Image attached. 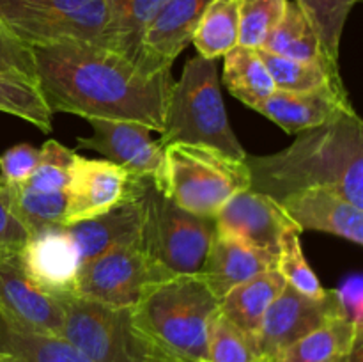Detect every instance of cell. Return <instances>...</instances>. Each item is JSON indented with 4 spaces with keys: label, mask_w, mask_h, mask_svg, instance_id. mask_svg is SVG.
I'll return each mask as SVG.
<instances>
[{
    "label": "cell",
    "mask_w": 363,
    "mask_h": 362,
    "mask_svg": "<svg viewBox=\"0 0 363 362\" xmlns=\"http://www.w3.org/2000/svg\"><path fill=\"white\" fill-rule=\"evenodd\" d=\"M39 162V149L16 144L0 155V177L7 185H25Z\"/></svg>",
    "instance_id": "cell-38"
},
{
    "label": "cell",
    "mask_w": 363,
    "mask_h": 362,
    "mask_svg": "<svg viewBox=\"0 0 363 362\" xmlns=\"http://www.w3.org/2000/svg\"><path fill=\"white\" fill-rule=\"evenodd\" d=\"M0 362H11L9 355H7V353H4V351H0Z\"/></svg>",
    "instance_id": "cell-40"
},
{
    "label": "cell",
    "mask_w": 363,
    "mask_h": 362,
    "mask_svg": "<svg viewBox=\"0 0 363 362\" xmlns=\"http://www.w3.org/2000/svg\"><path fill=\"white\" fill-rule=\"evenodd\" d=\"M11 197L14 215L30 236L39 231L62 227L66 192H38L25 185H11Z\"/></svg>",
    "instance_id": "cell-29"
},
{
    "label": "cell",
    "mask_w": 363,
    "mask_h": 362,
    "mask_svg": "<svg viewBox=\"0 0 363 362\" xmlns=\"http://www.w3.org/2000/svg\"><path fill=\"white\" fill-rule=\"evenodd\" d=\"M206 362H269L259 350L257 339L216 312L208 334Z\"/></svg>",
    "instance_id": "cell-33"
},
{
    "label": "cell",
    "mask_w": 363,
    "mask_h": 362,
    "mask_svg": "<svg viewBox=\"0 0 363 362\" xmlns=\"http://www.w3.org/2000/svg\"><path fill=\"white\" fill-rule=\"evenodd\" d=\"M0 319L21 330L62 337V305L25 275L18 256L0 261Z\"/></svg>",
    "instance_id": "cell-15"
},
{
    "label": "cell",
    "mask_w": 363,
    "mask_h": 362,
    "mask_svg": "<svg viewBox=\"0 0 363 362\" xmlns=\"http://www.w3.org/2000/svg\"><path fill=\"white\" fill-rule=\"evenodd\" d=\"M64 229L77 245L82 265L117 247L138 245L142 233V188L137 195L124 199L108 212Z\"/></svg>",
    "instance_id": "cell-19"
},
{
    "label": "cell",
    "mask_w": 363,
    "mask_h": 362,
    "mask_svg": "<svg viewBox=\"0 0 363 362\" xmlns=\"http://www.w3.org/2000/svg\"><path fill=\"white\" fill-rule=\"evenodd\" d=\"M32 50L35 84L53 114L130 121L163 130L172 71L151 73L98 43L71 41Z\"/></svg>",
    "instance_id": "cell-1"
},
{
    "label": "cell",
    "mask_w": 363,
    "mask_h": 362,
    "mask_svg": "<svg viewBox=\"0 0 363 362\" xmlns=\"http://www.w3.org/2000/svg\"><path fill=\"white\" fill-rule=\"evenodd\" d=\"M273 78L275 89L289 92H311L318 89L344 87L339 64L330 60L301 62V60L286 59L275 53L257 48Z\"/></svg>",
    "instance_id": "cell-27"
},
{
    "label": "cell",
    "mask_w": 363,
    "mask_h": 362,
    "mask_svg": "<svg viewBox=\"0 0 363 362\" xmlns=\"http://www.w3.org/2000/svg\"><path fill=\"white\" fill-rule=\"evenodd\" d=\"M213 222L216 233L236 238L275 258L279 254L280 238L294 226L279 201L252 188L233 195L216 213Z\"/></svg>",
    "instance_id": "cell-13"
},
{
    "label": "cell",
    "mask_w": 363,
    "mask_h": 362,
    "mask_svg": "<svg viewBox=\"0 0 363 362\" xmlns=\"http://www.w3.org/2000/svg\"><path fill=\"white\" fill-rule=\"evenodd\" d=\"M145 177H133L108 160L77 155L66 188V213L62 227L98 216L140 192Z\"/></svg>",
    "instance_id": "cell-10"
},
{
    "label": "cell",
    "mask_w": 363,
    "mask_h": 362,
    "mask_svg": "<svg viewBox=\"0 0 363 362\" xmlns=\"http://www.w3.org/2000/svg\"><path fill=\"white\" fill-rule=\"evenodd\" d=\"M169 277L174 275L160 270L140 245H126L82 265L77 297L113 307H133L145 286Z\"/></svg>",
    "instance_id": "cell-9"
},
{
    "label": "cell",
    "mask_w": 363,
    "mask_h": 362,
    "mask_svg": "<svg viewBox=\"0 0 363 362\" xmlns=\"http://www.w3.org/2000/svg\"><path fill=\"white\" fill-rule=\"evenodd\" d=\"M197 55L216 60L240 43V0H211L194 39Z\"/></svg>",
    "instance_id": "cell-28"
},
{
    "label": "cell",
    "mask_w": 363,
    "mask_h": 362,
    "mask_svg": "<svg viewBox=\"0 0 363 362\" xmlns=\"http://www.w3.org/2000/svg\"><path fill=\"white\" fill-rule=\"evenodd\" d=\"M160 144H194L216 149L236 160L248 153L230 128L215 60L194 57L184 64L167 99Z\"/></svg>",
    "instance_id": "cell-4"
},
{
    "label": "cell",
    "mask_w": 363,
    "mask_h": 362,
    "mask_svg": "<svg viewBox=\"0 0 363 362\" xmlns=\"http://www.w3.org/2000/svg\"><path fill=\"white\" fill-rule=\"evenodd\" d=\"M25 275L57 300L77 297L82 259L64 227L32 234L18 254Z\"/></svg>",
    "instance_id": "cell-14"
},
{
    "label": "cell",
    "mask_w": 363,
    "mask_h": 362,
    "mask_svg": "<svg viewBox=\"0 0 363 362\" xmlns=\"http://www.w3.org/2000/svg\"><path fill=\"white\" fill-rule=\"evenodd\" d=\"M250 188L245 160L230 158L216 149L194 144L165 148V167L158 190L194 215L215 219L238 192Z\"/></svg>",
    "instance_id": "cell-5"
},
{
    "label": "cell",
    "mask_w": 363,
    "mask_h": 362,
    "mask_svg": "<svg viewBox=\"0 0 363 362\" xmlns=\"http://www.w3.org/2000/svg\"><path fill=\"white\" fill-rule=\"evenodd\" d=\"M0 351L11 362H91L60 336L30 332L0 319Z\"/></svg>",
    "instance_id": "cell-26"
},
{
    "label": "cell",
    "mask_w": 363,
    "mask_h": 362,
    "mask_svg": "<svg viewBox=\"0 0 363 362\" xmlns=\"http://www.w3.org/2000/svg\"><path fill=\"white\" fill-rule=\"evenodd\" d=\"M204 362H206V361H204Z\"/></svg>",
    "instance_id": "cell-41"
},
{
    "label": "cell",
    "mask_w": 363,
    "mask_h": 362,
    "mask_svg": "<svg viewBox=\"0 0 363 362\" xmlns=\"http://www.w3.org/2000/svg\"><path fill=\"white\" fill-rule=\"evenodd\" d=\"M261 50L286 57V59L301 60V62L330 60L311 20L293 0H287L284 16L280 18L275 28L269 32ZM330 62H333V60H330Z\"/></svg>",
    "instance_id": "cell-24"
},
{
    "label": "cell",
    "mask_w": 363,
    "mask_h": 362,
    "mask_svg": "<svg viewBox=\"0 0 363 362\" xmlns=\"http://www.w3.org/2000/svg\"><path fill=\"white\" fill-rule=\"evenodd\" d=\"M0 73L35 82V64L32 50L18 41L0 21Z\"/></svg>",
    "instance_id": "cell-37"
},
{
    "label": "cell",
    "mask_w": 363,
    "mask_h": 362,
    "mask_svg": "<svg viewBox=\"0 0 363 362\" xmlns=\"http://www.w3.org/2000/svg\"><path fill=\"white\" fill-rule=\"evenodd\" d=\"M339 316H342V312L333 290H328L325 298L315 300L298 293L286 284L262 318L257 334L259 350L268 361H272L280 350Z\"/></svg>",
    "instance_id": "cell-12"
},
{
    "label": "cell",
    "mask_w": 363,
    "mask_h": 362,
    "mask_svg": "<svg viewBox=\"0 0 363 362\" xmlns=\"http://www.w3.org/2000/svg\"><path fill=\"white\" fill-rule=\"evenodd\" d=\"M358 337L363 332L339 316L280 350L269 362H346Z\"/></svg>",
    "instance_id": "cell-23"
},
{
    "label": "cell",
    "mask_w": 363,
    "mask_h": 362,
    "mask_svg": "<svg viewBox=\"0 0 363 362\" xmlns=\"http://www.w3.org/2000/svg\"><path fill=\"white\" fill-rule=\"evenodd\" d=\"M215 234L213 219L179 208L145 180L142 187L140 248L167 275L199 273Z\"/></svg>",
    "instance_id": "cell-6"
},
{
    "label": "cell",
    "mask_w": 363,
    "mask_h": 362,
    "mask_svg": "<svg viewBox=\"0 0 363 362\" xmlns=\"http://www.w3.org/2000/svg\"><path fill=\"white\" fill-rule=\"evenodd\" d=\"M211 0H167L140 39V66L151 73L172 71V64L191 45Z\"/></svg>",
    "instance_id": "cell-16"
},
{
    "label": "cell",
    "mask_w": 363,
    "mask_h": 362,
    "mask_svg": "<svg viewBox=\"0 0 363 362\" xmlns=\"http://www.w3.org/2000/svg\"><path fill=\"white\" fill-rule=\"evenodd\" d=\"M218 304L199 273L174 275L145 286L131 316L142 336L170 362H204Z\"/></svg>",
    "instance_id": "cell-3"
},
{
    "label": "cell",
    "mask_w": 363,
    "mask_h": 362,
    "mask_svg": "<svg viewBox=\"0 0 363 362\" xmlns=\"http://www.w3.org/2000/svg\"><path fill=\"white\" fill-rule=\"evenodd\" d=\"M62 337L91 362H170L135 327L131 307H113L82 297L59 300Z\"/></svg>",
    "instance_id": "cell-7"
},
{
    "label": "cell",
    "mask_w": 363,
    "mask_h": 362,
    "mask_svg": "<svg viewBox=\"0 0 363 362\" xmlns=\"http://www.w3.org/2000/svg\"><path fill=\"white\" fill-rule=\"evenodd\" d=\"M108 21L101 45L140 64V39L167 0H105Z\"/></svg>",
    "instance_id": "cell-22"
},
{
    "label": "cell",
    "mask_w": 363,
    "mask_h": 362,
    "mask_svg": "<svg viewBox=\"0 0 363 362\" xmlns=\"http://www.w3.org/2000/svg\"><path fill=\"white\" fill-rule=\"evenodd\" d=\"M287 0H240V43L261 48L269 32L284 16Z\"/></svg>",
    "instance_id": "cell-35"
},
{
    "label": "cell",
    "mask_w": 363,
    "mask_h": 362,
    "mask_svg": "<svg viewBox=\"0 0 363 362\" xmlns=\"http://www.w3.org/2000/svg\"><path fill=\"white\" fill-rule=\"evenodd\" d=\"M245 162L252 190L275 201L305 188L330 187L363 209V121L357 110L300 131L272 155H247Z\"/></svg>",
    "instance_id": "cell-2"
},
{
    "label": "cell",
    "mask_w": 363,
    "mask_h": 362,
    "mask_svg": "<svg viewBox=\"0 0 363 362\" xmlns=\"http://www.w3.org/2000/svg\"><path fill=\"white\" fill-rule=\"evenodd\" d=\"M279 202L301 233L319 231L350 243H363V209L342 197L335 188H305Z\"/></svg>",
    "instance_id": "cell-17"
},
{
    "label": "cell",
    "mask_w": 363,
    "mask_h": 362,
    "mask_svg": "<svg viewBox=\"0 0 363 362\" xmlns=\"http://www.w3.org/2000/svg\"><path fill=\"white\" fill-rule=\"evenodd\" d=\"M301 231L296 226L289 227L280 238L279 254L275 259V270L280 273L284 283L308 298L321 300L328 295V290L321 284L314 270L305 259L301 247Z\"/></svg>",
    "instance_id": "cell-31"
},
{
    "label": "cell",
    "mask_w": 363,
    "mask_h": 362,
    "mask_svg": "<svg viewBox=\"0 0 363 362\" xmlns=\"http://www.w3.org/2000/svg\"><path fill=\"white\" fill-rule=\"evenodd\" d=\"M222 80L230 94L252 110L275 91L273 78L259 50L248 46L238 45L223 55Z\"/></svg>",
    "instance_id": "cell-25"
},
{
    "label": "cell",
    "mask_w": 363,
    "mask_h": 362,
    "mask_svg": "<svg viewBox=\"0 0 363 362\" xmlns=\"http://www.w3.org/2000/svg\"><path fill=\"white\" fill-rule=\"evenodd\" d=\"M30 234L14 215L11 185L0 177V261L20 254Z\"/></svg>",
    "instance_id": "cell-36"
},
{
    "label": "cell",
    "mask_w": 363,
    "mask_h": 362,
    "mask_svg": "<svg viewBox=\"0 0 363 362\" xmlns=\"http://www.w3.org/2000/svg\"><path fill=\"white\" fill-rule=\"evenodd\" d=\"M77 155L74 149L66 148L55 138H48L39 148V162L25 187L38 192H66Z\"/></svg>",
    "instance_id": "cell-34"
},
{
    "label": "cell",
    "mask_w": 363,
    "mask_h": 362,
    "mask_svg": "<svg viewBox=\"0 0 363 362\" xmlns=\"http://www.w3.org/2000/svg\"><path fill=\"white\" fill-rule=\"evenodd\" d=\"M0 21L28 48L85 41L101 45L105 0H0Z\"/></svg>",
    "instance_id": "cell-8"
},
{
    "label": "cell",
    "mask_w": 363,
    "mask_h": 362,
    "mask_svg": "<svg viewBox=\"0 0 363 362\" xmlns=\"http://www.w3.org/2000/svg\"><path fill=\"white\" fill-rule=\"evenodd\" d=\"M0 112L20 117L43 133L53 131V112L35 82L0 73Z\"/></svg>",
    "instance_id": "cell-30"
},
{
    "label": "cell",
    "mask_w": 363,
    "mask_h": 362,
    "mask_svg": "<svg viewBox=\"0 0 363 362\" xmlns=\"http://www.w3.org/2000/svg\"><path fill=\"white\" fill-rule=\"evenodd\" d=\"M254 110L279 124L286 133L296 135L321 126L342 114L354 112V106L346 87L318 89L311 92L275 89Z\"/></svg>",
    "instance_id": "cell-18"
},
{
    "label": "cell",
    "mask_w": 363,
    "mask_h": 362,
    "mask_svg": "<svg viewBox=\"0 0 363 362\" xmlns=\"http://www.w3.org/2000/svg\"><path fill=\"white\" fill-rule=\"evenodd\" d=\"M284 286L286 283L275 268L266 270L233 287L220 300L218 312L245 334L257 339L262 318Z\"/></svg>",
    "instance_id": "cell-21"
},
{
    "label": "cell",
    "mask_w": 363,
    "mask_h": 362,
    "mask_svg": "<svg viewBox=\"0 0 363 362\" xmlns=\"http://www.w3.org/2000/svg\"><path fill=\"white\" fill-rule=\"evenodd\" d=\"M333 293L344 318L357 332H363V277L360 273H351Z\"/></svg>",
    "instance_id": "cell-39"
},
{
    "label": "cell",
    "mask_w": 363,
    "mask_h": 362,
    "mask_svg": "<svg viewBox=\"0 0 363 362\" xmlns=\"http://www.w3.org/2000/svg\"><path fill=\"white\" fill-rule=\"evenodd\" d=\"M275 256L215 231L199 277L222 300L238 284L275 268Z\"/></svg>",
    "instance_id": "cell-20"
},
{
    "label": "cell",
    "mask_w": 363,
    "mask_h": 362,
    "mask_svg": "<svg viewBox=\"0 0 363 362\" xmlns=\"http://www.w3.org/2000/svg\"><path fill=\"white\" fill-rule=\"evenodd\" d=\"M91 135L77 138L78 149L99 153L105 160L123 167L130 176L149 177L155 187L162 183L165 148L151 138V130L130 121L91 119Z\"/></svg>",
    "instance_id": "cell-11"
},
{
    "label": "cell",
    "mask_w": 363,
    "mask_h": 362,
    "mask_svg": "<svg viewBox=\"0 0 363 362\" xmlns=\"http://www.w3.org/2000/svg\"><path fill=\"white\" fill-rule=\"evenodd\" d=\"M311 20L325 53L339 64L340 39L351 11L360 0H293Z\"/></svg>",
    "instance_id": "cell-32"
}]
</instances>
